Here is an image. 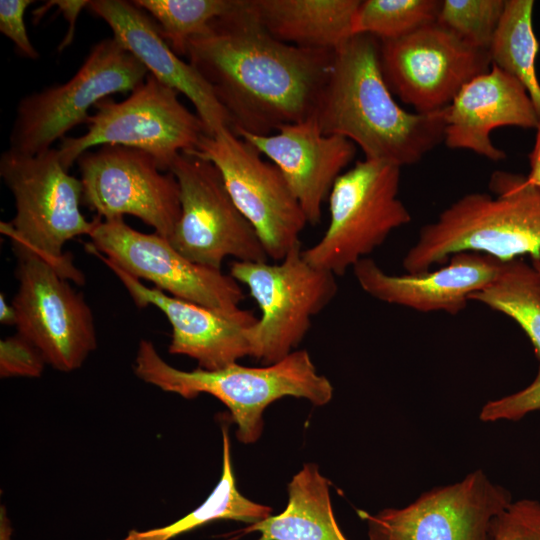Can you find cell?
<instances>
[{"label":"cell","mask_w":540,"mask_h":540,"mask_svg":"<svg viewBox=\"0 0 540 540\" xmlns=\"http://www.w3.org/2000/svg\"><path fill=\"white\" fill-rule=\"evenodd\" d=\"M333 54L276 39L253 0H240L189 41L186 57L226 110L234 133L269 135L311 117Z\"/></svg>","instance_id":"cell-1"},{"label":"cell","mask_w":540,"mask_h":540,"mask_svg":"<svg viewBox=\"0 0 540 540\" xmlns=\"http://www.w3.org/2000/svg\"><path fill=\"white\" fill-rule=\"evenodd\" d=\"M392 94L381 69L380 40L353 35L334 51L309 119L322 133L353 142L366 159L414 165L443 141L444 109L408 112Z\"/></svg>","instance_id":"cell-2"},{"label":"cell","mask_w":540,"mask_h":540,"mask_svg":"<svg viewBox=\"0 0 540 540\" xmlns=\"http://www.w3.org/2000/svg\"><path fill=\"white\" fill-rule=\"evenodd\" d=\"M493 195L462 196L420 229L406 252V273L426 272L461 252H476L501 262L540 254V188L526 176L496 171Z\"/></svg>","instance_id":"cell-3"},{"label":"cell","mask_w":540,"mask_h":540,"mask_svg":"<svg viewBox=\"0 0 540 540\" xmlns=\"http://www.w3.org/2000/svg\"><path fill=\"white\" fill-rule=\"evenodd\" d=\"M134 372L165 392L193 399L207 393L230 410L237 438L253 443L263 429L267 406L285 396L305 398L317 406L333 395L330 381L320 375L306 350H295L280 361L262 367L233 363L218 370H179L168 364L149 340L139 342Z\"/></svg>","instance_id":"cell-4"},{"label":"cell","mask_w":540,"mask_h":540,"mask_svg":"<svg viewBox=\"0 0 540 540\" xmlns=\"http://www.w3.org/2000/svg\"><path fill=\"white\" fill-rule=\"evenodd\" d=\"M0 176L15 200L14 218L1 222L11 245L35 252L66 279L84 284V275L63 247L76 236L89 235L94 220L83 216L81 180L62 165L58 149L36 155L7 149L0 157Z\"/></svg>","instance_id":"cell-5"},{"label":"cell","mask_w":540,"mask_h":540,"mask_svg":"<svg viewBox=\"0 0 540 540\" xmlns=\"http://www.w3.org/2000/svg\"><path fill=\"white\" fill-rule=\"evenodd\" d=\"M400 176L401 167L366 158L343 172L328 196V227L318 242L302 251L305 260L342 276L394 230L410 223V212L398 197Z\"/></svg>","instance_id":"cell-6"},{"label":"cell","mask_w":540,"mask_h":540,"mask_svg":"<svg viewBox=\"0 0 540 540\" xmlns=\"http://www.w3.org/2000/svg\"><path fill=\"white\" fill-rule=\"evenodd\" d=\"M298 244L277 263L233 261L230 275L249 291L261 316L246 336L250 354L264 365L276 363L302 342L312 319L335 297L336 276L308 263Z\"/></svg>","instance_id":"cell-7"},{"label":"cell","mask_w":540,"mask_h":540,"mask_svg":"<svg viewBox=\"0 0 540 540\" xmlns=\"http://www.w3.org/2000/svg\"><path fill=\"white\" fill-rule=\"evenodd\" d=\"M178 95L148 74L124 100H101L85 122L86 133L62 139L57 148L62 165L69 170L90 148L122 145L150 154L162 171L169 172L174 159L193 151L206 134L199 116L180 102Z\"/></svg>","instance_id":"cell-8"},{"label":"cell","mask_w":540,"mask_h":540,"mask_svg":"<svg viewBox=\"0 0 540 540\" xmlns=\"http://www.w3.org/2000/svg\"><path fill=\"white\" fill-rule=\"evenodd\" d=\"M148 74L113 37L99 41L67 82L19 100L8 149L25 155L51 149L67 132L86 122L90 108L112 94L132 92Z\"/></svg>","instance_id":"cell-9"},{"label":"cell","mask_w":540,"mask_h":540,"mask_svg":"<svg viewBox=\"0 0 540 540\" xmlns=\"http://www.w3.org/2000/svg\"><path fill=\"white\" fill-rule=\"evenodd\" d=\"M169 172L179 186L181 213L168 240L178 252L215 270H221L227 257L268 261L257 233L234 204L214 164L182 152Z\"/></svg>","instance_id":"cell-10"},{"label":"cell","mask_w":540,"mask_h":540,"mask_svg":"<svg viewBox=\"0 0 540 540\" xmlns=\"http://www.w3.org/2000/svg\"><path fill=\"white\" fill-rule=\"evenodd\" d=\"M12 249L17 258L18 290L12 301L17 334L36 346L53 368H80L97 346L91 308L40 255L18 246Z\"/></svg>","instance_id":"cell-11"},{"label":"cell","mask_w":540,"mask_h":540,"mask_svg":"<svg viewBox=\"0 0 540 540\" xmlns=\"http://www.w3.org/2000/svg\"><path fill=\"white\" fill-rule=\"evenodd\" d=\"M219 170L234 204L257 233L268 258L281 261L300 242L306 216L280 170L225 128L204 134L190 151Z\"/></svg>","instance_id":"cell-12"},{"label":"cell","mask_w":540,"mask_h":540,"mask_svg":"<svg viewBox=\"0 0 540 540\" xmlns=\"http://www.w3.org/2000/svg\"><path fill=\"white\" fill-rule=\"evenodd\" d=\"M380 63L391 92L417 113L445 109L464 85L492 66L488 51L437 21L401 38L380 41Z\"/></svg>","instance_id":"cell-13"},{"label":"cell","mask_w":540,"mask_h":540,"mask_svg":"<svg viewBox=\"0 0 540 540\" xmlns=\"http://www.w3.org/2000/svg\"><path fill=\"white\" fill-rule=\"evenodd\" d=\"M82 202L97 217L133 215L169 239L181 213L178 183L150 154L122 145H102L79 156Z\"/></svg>","instance_id":"cell-14"},{"label":"cell","mask_w":540,"mask_h":540,"mask_svg":"<svg viewBox=\"0 0 540 540\" xmlns=\"http://www.w3.org/2000/svg\"><path fill=\"white\" fill-rule=\"evenodd\" d=\"M89 237L93 248L106 259L173 297L222 312L238 310L245 297L230 274L190 261L167 238L139 232L123 217L102 220L96 216Z\"/></svg>","instance_id":"cell-15"},{"label":"cell","mask_w":540,"mask_h":540,"mask_svg":"<svg viewBox=\"0 0 540 540\" xmlns=\"http://www.w3.org/2000/svg\"><path fill=\"white\" fill-rule=\"evenodd\" d=\"M511 502L504 487L476 470L403 508L358 514L366 520L369 540H493V522Z\"/></svg>","instance_id":"cell-16"},{"label":"cell","mask_w":540,"mask_h":540,"mask_svg":"<svg viewBox=\"0 0 540 540\" xmlns=\"http://www.w3.org/2000/svg\"><path fill=\"white\" fill-rule=\"evenodd\" d=\"M86 248L114 272L137 307L153 305L164 313L172 328L170 354L195 359L205 370H218L249 356L246 331L257 321L251 311L222 312L146 287L91 244Z\"/></svg>","instance_id":"cell-17"},{"label":"cell","mask_w":540,"mask_h":540,"mask_svg":"<svg viewBox=\"0 0 540 540\" xmlns=\"http://www.w3.org/2000/svg\"><path fill=\"white\" fill-rule=\"evenodd\" d=\"M235 134L280 170L311 225L320 222L323 203L356 154L353 142L322 133L311 119L283 125L269 135Z\"/></svg>","instance_id":"cell-18"},{"label":"cell","mask_w":540,"mask_h":540,"mask_svg":"<svg viewBox=\"0 0 540 540\" xmlns=\"http://www.w3.org/2000/svg\"><path fill=\"white\" fill-rule=\"evenodd\" d=\"M87 8L110 26L113 38L142 63L149 74L188 98L204 124L206 135L231 129L230 118L210 85L170 48L148 13L125 0H92Z\"/></svg>","instance_id":"cell-19"},{"label":"cell","mask_w":540,"mask_h":540,"mask_svg":"<svg viewBox=\"0 0 540 540\" xmlns=\"http://www.w3.org/2000/svg\"><path fill=\"white\" fill-rule=\"evenodd\" d=\"M501 264L488 255L461 252L444 267L417 274H388L369 257L352 269L362 290L379 301L424 313L456 315L465 309L472 293L497 276Z\"/></svg>","instance_id":"cell-20"},{"label":"cell","mask_w":540,"mask_h":540,"mask_svg":"<svg viewBox=\"0 0 540 540\" xmlns=\"http://www.w3.org/2000/svg\"><path fill=\"white\" fill-rule=\"evenodd\" d=\"M443 142L491 161L506 158L491 141L498 127L537 128L539 119L523 85L497 66L469 81L444 109Z\"/></svg>","instance_id":"cell-21"},{"label":"cell","mask_w":540,"mask_h":540,"mask_svg":"<svg viewBox=\"0 0 540 540\" xmlns=\"http://www.w3.org/2000/svg\"><path fill=\"white\" fill-rule=\"evenodd\" d=\"M360 0H253L256 14L276 39L307 49L336 51L352 36Z\"/></svg>","instance_id":"cell-22"},{"label":"cell","mask_w":540,"mask_h":540,"mask_svg":"<svg viewBox=\"0 0 540 540\" xmlns=\"http://www.w3.org/2000/svg\"><path fill=\"white\" fill-rule=\"evenodd\" d=\"M288 504L283 512L250 525L258 540H348L332 509L329 482L318 466L307 463L288 485Z\"/></svg>","instance_id":"cell-23"},{"label":"cell","mask_w":540,"mask_h":540,"mask_svg":"<svg viewBox=\"0 0 540 540\" xmlns=\"http://www.w3.org/2000/svg\"><path fill=\"white\" fill-rule=\"evenodd\" d=\"M222 438V474L208 498L198 508L169 525L144 531L130 530L122 540H172L215 520H235L252 525L271 515L270 507L253 502L238 491L231 463L229 434L225 428L222 429Z\"/></svg>","instance_id":"cell-24"},{"label":"cell","mask_w":540,"mask_h":540,"mask_svg":"<svg viewBox=\"0 0 540 540\" xmlns=\"http://www.w3.org/2000/svg\"><path fill=\"white\" fill-rule=\"evenodd\" d=\"M533 8V0H505L488 53L492 65L523 85L540 122V82L536 73L539 43L533 30Z\"/></svg>","instance_id":"cell-25"},{"label":"cell","mask_w":540,"mask_h":540,"mask_svg":"<svg viewBox=\"0 0 540 540\" xmlns=\"http://www.w3.org/2000/svg\"><path fill=\"white\" fill-rule=\"evenodd\" d=\"M512 318L531 341L540 360V273L520 258L502 262L497 276L470 295Z\"/></svg>","instance_id":"cell-26"},{"label":"cell","mask_w":540,"mask_h":540,"mask_svg":"<svg viewBox=\"0 0 540 540\" xmlns=\"http://www.w3.org/2000/svg\"><path fill=\"white\" fill-rule=\"evenodd\" d=\"M148 13L170 48L186 56L189 41L219 17L232 12L240 0H134Z\"/></svg>","instance_id":"cell-27"},{"label":"cell","mask_w":540,"mask_h":540,"mask_svg":"<svg viewBox=\"0 0 540 540\" xmlns=\"http://www.w3.org/2000/svg\"><path fill=\"white\" fill-rule=\"evenodd\" d=\"M438 0H363L352 22L353 35L366 34L380 41L401 38L437 21Z\"/></svg>","instance_id":"cell-28"},{"label":"cell","mask_w":540,"mask_h":540,"mask_svg":"<svg viewBox=\"0 0 540 540\" xmlns=\"http://www.w3.org/2000/svg\"><path fill=\"white\" fill-rule=\"evenodd\" d=\"M505 0H443L437 22L467 43L489 50Z\"/></svg>","instance_id":"cell-29"},{"label":"cell","mask_w":540,"mask_h":540,"mask_svg":"<svg viewBox=\"0 0 540 540\" xmlns=\"http://www.w3.org/2000/svg\"><path fill=\"white\" fill-rule=\"evenodd\" d=\"M493 540H540V502L512 501L494 520Z\"/></svg>","instance_id":"cell-30"},{"label":"cell","mask_w":540,"mask_h":540,"mask_svg":"<svg viewBox=\"0 0 540 540\" xmlns=\"http://www.w3.org/2000/svg\"><path fill=\"white\" fill-rule=\"evenodd\" d=\"M45 360L41 352L30 341L19 334L0 342L1 377H37L44 368Z\"/></svg>","instance_id":"cell-31"},{"label":"cell","mask_w":540,"mask_h":540,"mask_svg":"<svg viewBox=\"0 0 540 540\" xmlns=\"http://www.w3.org/2000/svg\"><path fill=\"white\" fill-rule=\"evenodd\" d=\"M540 410V366L535 379L524 389L487 402L479 413L483 422L517 421L530 412Z\"/></svg>","instance_id":"cell-32"},{"label":"cell","mask_w":540,"mask_h":540,"mask_svg":"<svg viewBox=\"0 0 540 540\" xmlns=\"http://www.w3.org/2000/svg\"><path fill=\"white\" fill-rule=\"evenodd\" d=\"M32 0H1L0 31L16 46L21 55L37 60L39 53L32 45L24 22L25 10Z\"/></svg>","instance_id":"cell-33"},{"label":"cell","mask_w":540,"mask_h":540,"mask_svg":"<svg viewBox=\"0 0 540 540\" xmlns=\"http://www.w3.org/2000/svg\"><path fill=\"white\" fill-rule=\"evenodd\" d=\"M48 6H56L59 11L63 14L66 21L69 23L68 31L62 40V42L58 46V51L64 50L66 47H68L75 34V26L77 22V18L85 7L87 8L89 5L88 0H56V1H48L46 3Z\"/></svg>","instance_id":"cell-34"},{"label":"cell","mask_w":540,"mask_h":540,"mask_svg":"<svg viewBox=\"0 0 540 540\" xmlns=\"http://www.w3.org/2000/svg\"><path fill=\"white\" fill-rule=\"evenodd\" d=\"M536 131L535 143L529 154L530 173L526 178L530 184L540 188V122Z\"/></svg>","instance_id":"cell-35"},{"label":"cell","mask_w":540,"mask_h":540,"mask_svg":"<svg viewBox=\"0 0 540 540\" xmlns=\"http://www.w3.org/2000/svg\"><path fill=\"white\" fill-rule=\"evenodd\" d=\"M0 322L6 326H16L17 323L15 308L7 303L4 293L0 295Z\"/></svg>","instance_id":"cell-36"},{"label":"cell","mask_w":540,"mask_h":540,"mask_svg":"<svg viewBox=\"0 0 540 540\" xmlns=\"http://www.w3.org/2000/svg\"><path fill=\"white\" fill-rule=\"evenodd\" d=\"M13 528L7 516L5 506L0 508V540H12Z\"/></svg>","instance_id":"cell-37"},{"label":"cell","mask_w":540,"mask_h":540,"mask_svg":"<svg viewBox=\"0 0 540 540\" xmlns=\"http://www.w3.org/2000/svg\"><path fill=\"white\" fill-rule=\"evenodd\" d=\"M531 264L534 266V268L540 273V254L538 257L531 259Z\"/></svg>","instance_id":"cell-38"}]
</instances>
